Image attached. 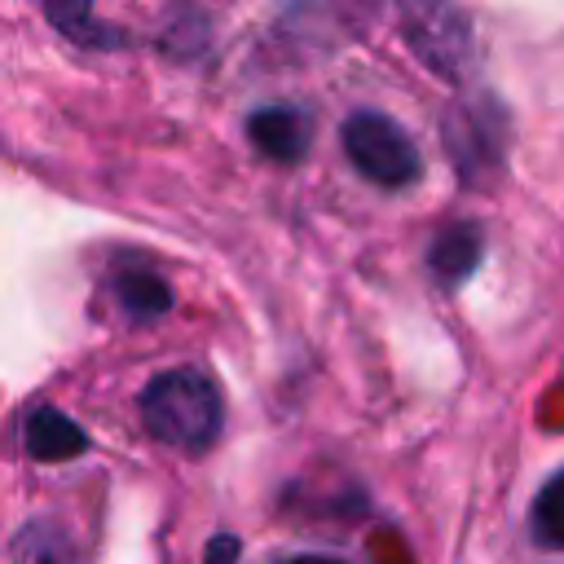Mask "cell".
I'll return each mask as SVG.
<instances>
[{
    "label": "cell",
    "instance_id": "1",
    "mask_svg": "<svg viewBox=\"0 0 564 564\" xmlns=\"http://www.w3.org/2000/svg\"><path fill=\"white\" fill-rule=\"evenodd\" d=\"M141 423L159 445H172L181 454L212 449L225 423V401L216 379L198 366H176L154 375L141 388Z\"/></svg>",
    "mask_w": 564,
    "mask_h": 564
},
{
    "label": "cell",
    "instance_id": "2",
    "mask_svg": "<svg viewBox=\"0 0 564 564\" xmlns=\"http://www.w3.org/2000/svg\"><path fill=\"white\" fill-rule=\"evenodd\" d=\"M344 137V154L348 163L370 181V185H383V189H405L419 181L423 172V154L419 145L410 141V132L392 119V115H379V110H352L339 128Z\"/></svg>",
    "mask_w": 564,
    "mask_h": 564
},
{
    "label": "cell",
    "instance_id": "3",
    "mask_svg": "<svg viewBox=\"0 0 564 564\" xmlns=\"http://www.w3.org/2000/svg\"><path fill=\"white\" fill-rule=\"evenodd\" d=\"M401 35L436 79L458 84L471 70L476 44L458 0H401Z\"/></svg>",
    "mask_w": 564,
    "mask_h": 564
},
{
    "label": "cell",
    "instance_id": "4",
    "mask_svg": "<svg viewBox=\"0 0 564 564\" xmlns=\"http://www.w3.org/2000/svg\"><path fill=\"white\" fill-rule=\"evenodd\" d=\"M441 132H445V150H449V159H454L463 185H480L485 176H494V172L502 167L507 119H502V110H498L494 97L449 106Z\"/></svg>",
    "mask_w": 564,
    "mask_h": 564
},
{
    "label": "cell",
    "instance_id": "5",
    "mask_svg": "<svg viewBox=\"0 0 564 564\" xmlns=\"http://www.w3.org/2000/svg\"><path fill=\"white\" fill-rule=\"evenodd\" d=\"M247 132H251L260 154H269L278 163H300L308 154V141H313V115L300 106L273 101L247 119Z\"/></svg>",
    "mask_w": 564,
    "mask_h": 564
},
{
    "label": "cell",
    "instance_id": "6",
    "mask_svg": "<svg viewBox=\"0 0 564 564\" xmlns=\"http://www.w3.org/2000/svg\"><path fill=\"white\" fill-rule=\"evenodd\" d=\"M485 256V234L476 220H454L445 225L436 238H432V251H427V269L441 286H463L471 278V269L480 264Z\"/></svg>",
    "mask_w": 564,
    "mask_h": 564
},
{
    "label": "cell",
    "instance_id": "7",
    "mask_svg": "<svg viewBox=\"0 0 564 564\" xmlns=\"http://www.w3.org/2000/svg\"><path fill=\"white\" fill-rule=\"evenodd\" d=\"M22 441H26V454L40 458V463H62V458H75V454L88 449L84 427L70 414L53 410V405H40V410L26 414Z\"/></svg>",
    "mask_w": 564,
    "mask_h": 564
},
{
    "label": "cell",
    "instance_id": "8",
    "mask_svg": "<svg viewBox=\"0 0 564 564\" xmlns=\"http://www.w3.org/2000/svg\"><path fill=\"white\" fill-rule=\"evenodd\" d=\"M44 4V18L70 40V44H84V48H119L128 44L119 26L101 22L93 0H40Z\"/></svg>",
    "mask_w": 564,
    "mask_h": 564
},
{
    "label": "cell",
    "instance_id": "9",
    "mask_svg": "<svg viewBox=\"0 0 564 564\" xmlns=\"http://www.w3.org/2000/svg\"><path fill=\"white\" fill-rule=\"evenodd\" d=\"M9 564H79V551L57 520H35L13 538Z\"/></svg>",
    "mask_w": 564,
    "mask_h": 564
},
{
    "label": "cell",
    "instance_id": "10",
    "mask_svg": "<svg viewBox=\"0 0 564 564\" xmlns=\"http://www.w3.org/2000/svg\"><path fill=\"white\" fill-rule=\"evenodd\" d=\"M529 533L546 551H564V467L542 480L529 507Z\"/></svg>",
    "mask_w": 564,
    "mask_h": 564
},
{
    "label": "cell",
    "instance_id": "11",
    "mask_svg": "<svg viewBox=\"0 0 564 564\" xmlns=\"http://www.w3.org/2000/svg\"><path fill=\"white\" fill-rule=\"evenodd\" d=\"M115 295H119V304H123V313H128L132 322H154V317H163V313L172 308L167 282L154 278V273H141V269H128V273L115 282Z\"/></svg>",
    "mask_w": 564,
    "mask_h": 564
},
{
    "label": "cell",
    "instance_id": "12",
    "mask_svg": "<svg viewBox=\"0 0 564 564\" xmlns=\"http://www.w3.org/2000/svg\"><path fill=\"white\" fill-rule=\"evenodd\" d=\"M282 564H344V560H330V555H291Z\"/></svg>",
    "mask_w": 564,
    "mask_h": 564
}]
</instances>
